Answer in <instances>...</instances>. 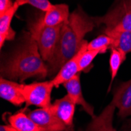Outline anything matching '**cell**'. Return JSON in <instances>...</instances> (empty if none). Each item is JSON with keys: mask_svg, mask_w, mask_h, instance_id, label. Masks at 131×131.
<instances>
[{"mask_svg": "<svg viewBox=\"0 0 131 131\" xmlns=\"http://www.w3.org/2000/svg\"><path fill=\"white\" fill-rule=\"evenodd\" d=\"M96 25L94 18L88 16L80 6L70 14L69 19L61 27L54 55L47 63L49 77L57 74L68 61L77 54L85 41V35Z\"/></svg>", "mask_w": 131, "mask_h": 131, "instance_id": "obj_1", "label": "cell"}, {"mask_svg": "<svg viewBox=\"0 0 131 131\" xmlns=\"http://www.w3.org/2000/svg\"><path fill=\"white\" fill-rule=\"evenodd\" d=\"M1 72L6 78L20 82L30 78L48 77L47 64L42 60L38 45L29 31H24L20 42L3 65Z\"/></svg>", "mask_w": 131, "mask_h": 131, "instance_id": "obj_2", "label": "cell"}, {"mask_svg": "<svg viewBox=\"0 0 131 131\" xmlns=\"http://www.w3.org/2000/svg\"><path fill=\"white\" fill-rule=\"evenodd\" d=\"M62 25L42 26L39 24L37 17L28 23V31L36 42L42 60L46 63H49L54 55L61 36Z\"/></svg>", "mask_w": 131, "mask_h": 131, "instance_id": "obj_3", "label": "cell"}, {"mask_svg": "<svg viewBox=\"0 0 131 131\" xmlns=\"http://www.w3.org/2000/svg\"><path fill=\"white\" fill-rule=\"evenodd\" d=\"M96 25H105L104 34L131 31V0H120L107 14L93 17Z\"/></svg>", "mask_w": 131, "mask_h": 131, "instance_id": "obj_4", "label": "cell"}, {"mask_svg": "<svg viewBox=\"0 0 131 131\" xmlns=\"http://www.w3.org/2000/svg\"><path fill=\"white\" fill-rule=\"evenodd\" d=\"M54 85L52 80L35 82L24 84L23 93L26 106L35 105L39 108H47L51 105V93Z\"/></svg>", "mask_w": 131, "mask_h": 131, "instance_id": "obj_5", "label": "cell"}, {"mask_svg": "<svg viewBox=\"0 0 131 131\" xmlns=\"http://www.w3.org/2000/svg\"><path fill=\"white\" fill-rule=\"evenodd\" d=\"M42 131H65L67 126L51 110L50 106L40 108L28 113Z\"/></svg>", "mask_w": 131, "mask_h": 131, "instance_id": "obj_6", "label": "cell"}, {"mask_svg": "<svg viewBox=\"0 0 131 131\" xmlns=\"http://www.w3.org/2000/svg\"><path fill=\"white\" fill-rule=\"evenodd\" d=\"M88 42L84 41L80 50L75 54L72 58L68 61L62 68L59 70L58 72L53 78L52 82L54 85V87H58L60 85L64 84V82L71 79L79 72V60L82 54L87 50Z\"/></svg>", "mask_w": 131, "mask_h": 131, "instance_id": "obj_7", "label": "cell"}, {"mask_svg": "<svg viewBox=\"0 0 131 131\" xmlns=\"http://www.w3.org/2000/svg\"><path fill=\"white\" fill-rule=\"evenodd\" d=\"M112 103L118 109L117 115L119 118L131 116V79L115 88Z\"/></svg>", "mask_w": 131, "mask_h": 131, "instance_id": "obj_8", "label": "cell"}, {"mask_svg": "<svg viewBox=\"0 0 131 131\" xmlns=\"http://www.w3.org/2000/svg\"><path fill=\"white\" fill-rule=\"evenodd\" d=\"M69 8L66 4H57L44 13L43 15L38 16V20L41 25L45 27H56L64 24L70 17Z\"/></svg>", "mask_w": 131, "mask_h": 131, "instance_id": "obj_9", "label": "cell"}, {"mask_svg": "<svg viewBox=\"0 0 131 131\" xmlns=\"http://www.w3.org/2000/svg\"><path fill=\"white\" fill-rule=\"evenodd\" d=\"M76 104L67 94L62 98L57 99L51 104L50 108L53 112L60 118L67 128L74 127L73 119Z\"/></svg>", "mask_w": 131, "mask_h": 131, "instance_id": "obj_10", "label": "cell"}, {"mask_svg": "<svg viewBox=\"0 0 131 131\" xmlns=\"http://www.w3.org/2000/svg\"><path fill=\"white\" fill-rule=\"evenodd\" d=\"M23 88L24 84L6 79L3 77L0 79V96L15 106H20L25 103Z\"/></svg>", "mask_w": 131, "mask_h": 131, "instance_id": "obj_11", "label": "cell"}, {"mask_svg": "<svg viewBox=\"0 0 131 131\" xmlns=\"http://www.w3.org/2000/svg\"><path fill=\"white\" fill-rule=\"evenodd\" d=\"M115 108V106L111 102L98 116L92 118L86 129L79 131H117L112 123Z\"/></svg>", "mask_w": 131, "mask_h": 131, "instance_id": "obj_12", "label": "cell"}, {"mask_svg": "<svg viewBox=\"0 0 131 131\" xmlns=\"http://www.w3.org/2000/svg\"><path fill=\"white\" fill-rule=\"evenodd\" d=\"M63 86L66 89L68 95L72 99V101L76 104L81 105L83 110L88 115H90L92 117V118H94L96 117V115L94 114L93 108L86 102V101L84 99V97H83L80 83V73L77 74L71 79L64 82Z\"/></svg>", "mask_w": 131, "mask_h": 131, "instance_id": "obj_13", "label": "cell"}, {"mask_svg": "<svg viewBox=\"0 0 131 131\" xmlns=\"http://www.w3.org/2000/svg\"><path fill=\"white\" fill-rule=\"evenodd\" d=\"M19 7L18 4L14 2L13 7L3 15H0V46L1 48L3 46L6 41H12L15 38L16 32L11 28V22Z\"/></svg>", "mask_w": 131, "mask_h": 131, "instance_id": "obj_14", "label": "cell"}, {"mask_svg": "<svg viewBox=\"0 0 131 131\" xmlns=\"http://www.w3.org/2000/svg\"><path fill=\"white\" fill-rule=\"evenodd\" d=\"M9 124L17 131H42L35 123L25 113V109L11 115L9 118Z\"/></svg>", "mask_w": 131, "mask_h": 131, "instance_id": "obj_15", "label": "cell"}, {"mask_svg": "<svg viewBox=\"0 0 131 131\" xmlns=\"http://www.w3.org/2000/svg\"><path fill=\"white\" fill-rule=\"evenodd\" d=\"M126 53L116 48H111V54L109 57V68H110V73H111V82L108 88V91H110L112 84L115 79L118 71L119 70L123 63L126 61Z\"/></svg>", "mask_w": 131, "mask_h": 131, "instance_id": "obj_16", "label": "cell"}, {"mask_svg": "<svg viewBox=\"0 0 131 131\" xmlns=\"http://www.w3.org/2000/svg\"><path fill=\"white\" fill-rule=\"evenodd\" d=\"M106 35V34H105ZM113 39L112 47L126 53H131V31H118L107 34Z\"/></svg>", "mask_w": 131, "mask_h": 131, "instance_id": "obj_17", "label": "cell"}, {"mask_svg": "<svg viewBox=\"0 0 131 131\" xmlns=\"http://www.w3.org/2000/svg\"><path fill=\"white\" fill-rule=\"evenodd\" d=\"M112 38L105 34L101 35L88 42L87 50H97L101 53H104L108 49L112 48Z\"/></svg>", "mask_w": 131, "mask_h": 131, "instance_id": "obj_18", "label": "cell"}, {"mask_svg": "<svg viewBox=\"0 0 131 131\" xmlns=\"http://www.w3.org/2000/svg\"><path fill=\"white\" fill-rule=\"evenodd\" d=\"M15 3H17L19 6L27 4L31 5L44 13L48 11L53 5L49 0H16Z\"/></svg>", "mask_w": 131, "mask_h": 131, "instance_id": "obj_19", "label": "cell"}, {"mask_svg": "<svg viewBox=\"0 0 131 131\" xmlns=\"http://www.w3.org/2000/svg\"><path fill=\"white\" fill-rule=\"evenodd\" d=\"M99 53H101L97 50H86L83 53L79 60V72L90 68L94 58Z\"/></svg>", "mask_w": 131, "mask_h": 131, "instance_id": "obj_20", "label": "cell"}, {"mask_svg": "<svg viewBox=\"0 0 131 131\" xmlns=\"http://www.w3.org/2000/svg\"><path fill=\"white\" fill-rule=\"evenodd\" d=\"M14 3L12 0H0V15H3L13 7Z\"/></svg>", "mask_w": 131, "mask_h": 131, "instance_id": "obj_21", "label": "cell"}, {"mask_svg": "<svg viewBox=\"0 0 131 131\" xmlns=\"http://www.w3.org/2000/svg\"><path fill=\"white\" fill-rule=\"evenodd\" d=\"M0 131H17V130L9 124V125H2L0 126Z\"/></svg>", "mask_w": 131, "mask_h": 131, "instance_id": "obj_22", "label": "cell"}, {"mask_svg": "<svg viewBox=\"0 0 131 131\" xmlns=\"http://www.w3.org/2000/svg\"><path fill=\"white\" fill-rule=\"evenodd\" d=\"M123 129H125V131H131V118L123 125Z\"/></svg>", "mask_w": 131, "mask_h": 131, "instance_id": "obj_23", "label": "cell"}, {"mask_svg": "<svg viewBox=\"0 0 131 131\" xmlns=\"http://www.w3.org/2000/svg\"><path fill=\"white\" fill-rule=\"evenodd\" d=\"M65 131H74V127H70V128H67V129Z\"/></svg>", "mask_w": 131, "mask_h": 131, "instance_id": "obj_24", "label": "cell"}]
</instances>
